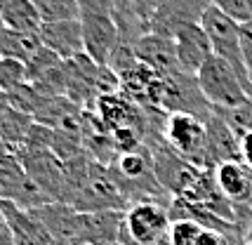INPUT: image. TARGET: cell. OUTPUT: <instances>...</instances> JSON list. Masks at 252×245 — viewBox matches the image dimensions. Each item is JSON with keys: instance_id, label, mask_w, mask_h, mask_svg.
I'll return each instance as SVG.
<instances>
[{"instance_id": "cb8c5ba5", "label": "cell", "mask_w": 252, "mask_h": 245, "mask_svg": "<svg viewBox=\"0 0 252 245\" xmlns=\"http://www.w3.org/2000/svg\"><path fill=\"white\" fill-rule=\"evenodd\" d=\"M217 10H221L226 17H231L238 24L252 22V0H210Z\"/></svg>"}, {"instance_id": "ba28073f", "label": "cell", "mask_w": 252, "mask_h": 245, "mask_svg": "<svg viewBox=\"0 0 252 245\" xmlns=\"http://www.w3.org/2000/svg\"><path fill=\"white\" fill-rule=\"evenodd\" d=\"M14 156L22 160L29 177L43 189V193L52 203H64L66 198V172L64 163L52 151H29L19 149Z\"/></svg>"}, {"instance_id": "44dd1931", "label": "cell", "mask_w": 252, "mask_h": 245, "mask_svg": "<svg viewBox=\"0 0 252 245\" xmlns=\"http://www.w3.org/2000/svg\"><path fill=\"white\" fill-rule=\"evenodd\" d=\"M43 22H64L78 19V0H33Z\"/></svg>"}, {"instance_id": "4dcf8cb0", "label": "cell", "mask_w": 252, "mask_h": 245, "mask_svg": "<svg viewBox=\"0 0 252 245\" xmlns=\"http://www.w3.org/2000/svg\"><path fill=\"white\" fill-rule=\"evenodd\" d=\"M238 245H252V243H245V241H238Z\"/></svg>"}, {"instance_id": "83f0119b", "label": "cell", "mask_w": 252, "mask_h": 245, "mask_svg": "<svg viewBox=\"0 0 252 245\" xmlns=\"http://www.w3.org/2000/svg\"><path fill=\"white\" fill-rule=\"evenodd\" d=\"M241 158H243V163L252 170V130L241 134Z\"/></svg>"}, {"instance_id": "4316f807", "label": "cell", "mask_w": 252, "mask_h": 245, "mask_svg": "<svg viewBox=\"0 0 252 245\" xmlns=\"http://www.w3.org/2000/svg\"><path fill=\"white\" fill-rule=\"evenodd\" d=\"M196 245H238V241L233 236H226V234H220V231H205L198 236Z\"/></svg>"}, {"instance_id": "6da1fadb", "label": "cell", "mask_w": 252, "mask_h": 245, "mask_svg": "<svg viewBox=\"0 0 252 245\" xmlns=\"http://www.w3.org/2000/svg\"><path fill=\"white\" fill-rule=\"evenodd\" d=\"M78 19L83 26L85 55L92 61L106 66L121 40L118 24H116V2L113 0H78Z\"/></svg>"}, {"instance_id": "8fae6325", "label": "cell", "mask_w": 252, "mask_h": 245, "mask_svg": "<svg viewBox=\"0 0 252 245\" xmlns=\"http://www.w3.org/2000/svg\"><path fill=\"white\" fill-rule=\"evenodd\" d=\"M205 153H208V170H215L224 163L243 160L241 137L217 113H212L205 121Z\"/></svg>"}, {"instance_id": "1f68e13d", "label": "cell", "mask_w": 252, "mask_h": 245, "mask_svg": "<svg viewBox=\"0 0 252 245\" xmlns=\"http://www.w3.org/2000/svg\"><path fill=\"white\" fill-rule=\"evenodd\" d=\"M248 205H250V208H252V193H250V201H248Z\"/></svg>"}, {"instance_id": "f1b7e54d", "label": "cell", "mask_w": 252, "mask_h": 245, "mask_svg": "<svg viewBox=\"0 0 252 245\" xmlns=\"http://www.w3.org/2000/svg\"><path fill=\"white\" fill-rule=\"evenodd\" d=\"M0 245H14V238H12V231L7 226V219L0 210Z\"/></svg>"}, {"instance_id": "52a82bcc", "label": "cell", "mask_w": 252, "mask_h": 245, "mask_svg": "<svg viewBox=\"0 0 252 245\" xmlns=\"http://www.w3.org/2000/svg\"><path fill=\"white\" fill-rule=\"evenodd\" d=\"M0 201H10L24 210H35L52 203L43 189L29 177L22 160L14 153L0 156Z\"/></svg>"}, {"instance_id": "7402d4cb", "label": "cell", "mask_w": 252, "mask_h": 245, "mask_svg": "<svg viewBox=\"0 0 252 245\" xmlns=\"http://www.w3.org/2000/svg\"><path fill=\"white\" fill-rule=\"evenodd\" d=\"M64 64V59H59V57L52 52V50H47V47H40L33 59L26 64V76H29V85L33 83H38V80H43L47 73H52L55 68H59Z\"/></svg>"}, {"instance_id": "ac0fdd59", "label": "cell", "mask_w": 252, "mask_h": 245, "mask_svg": "<svg viewBox=\"0 0 252 245\" xmlns=\"http://www.w3.org/2000/svg\"><path fill=\"white\" fill-rule=\"evenodd\" d=\"M0 22L7 31L14 33H40L45 24L33 0H2Z\"/></svg>"}, {"instance_id": "836d02e7", "label": "cell", "mask_w": 252, "mask_h": 245, "mask_svg": "<svg viewBox=\"0 0 252 245\" xmlns=\"http://www.w3.org/2000/svg\"><path fill=\"white\" fill-rule=\"evenodd\" d=\"M111 245H118V243H111Z\"/></svg>"}, {"instance_id": "d4e9b609", "label": "cell", "mask_w": 252, "mask_h": 245, "mask_svg": "<svg viewBox=\"0 0 252 245\" xmlns=\"http://www.w3.org/2000/svg\"><path fill=\"white\" fill-rule=\"evenodd\" d=\"M241 50H243V61H245V71L252 83V22L241 24Z\"/></svg>"}, {"instance_id": "277c9868", "label": "cell", "mask_w": 252, "mask_h": 245, "mask_svg": "<svg viewBox=\"0 0 252 245\" xmlns=\"http://www.w3.org/2000/svg\"><path fill=\"white\" fill-rule=\"evenodd\" d=\"M170 217L160 203H137L125 210L118 245H167Z\"/></svg>"}, {"instance_id": "30bf717a", "label": "cell", "mask_w": 252, "mask_h": 245, "mask_svg": "<svg viewBox=\"0 0 252 245\" xmlns=\"http://www.w3.org/2000/svg\"><path fill=\"white\" fill-rule=\"evenodd\" d=\"M172 43H175L177 66L182 73H189V76H198L203 64L212 57L210 38L200 24H187V26L177 29V33L172 35Z\"/></svg>"}, {"instance_id": "7c38bea8", "label": "cell", "mask_w": 252, "mask_h": 245, "mask_svg": "<svg viewBox=\"0 0 252 245\" xmlns=\"http://www.w3.org/2000/svg\"><path fill=\"white\" fill-rule=\"evenodd\" d=\"M40 43L43 47L52 50L59 59L71 61L85 52L83 45V26L80 19H64V22H45L40 29Z\"/></svg>"}, {"instance_id": "7a4b0ae2", "label": "cell", "mask_w": 252, "mask_h": 245, "mask_svg": "<svg viewBox=\"0 0 252 245\" xmlns=\"http://www.w3.org/2000/svg\"><path fill=\"white\" fill-rule=\"evenodd\" d=\"M118 76L109 66L92 61L85 52L66 61V99L78 104L80 109L92 111L99 97L118 92Z\"/></svg>"}, {"instance_id": "ffe728a7", "label": "cell", "mask_w": 252, "mask_h": 245, "mask_svg": "<svg viewBox=\"0 0 252 245\" xmlns=\"http://www.w3.org/2000/svg\"><path fill=\"white\" fill-rule=\"evenodd\" d=\"M29 83L26 76V64L19 59H10V57H0V92L10 94L17 88H22Z\"/></svg>"}, {"instance_id": "3957f363", "label": "cell", "mask_w": 252, "mask_h": 245, "mask_svg": "<svg viewBox=\"0 0 252 245\" xmlns=\"http://www.w3.org/2000/svg\"><path fill=\"white\" fill-rule=\"evenodd\" d=\"M196 80L203 97L208 99L212 109H241V106L252 101V94L243 85L238 73L224 59L215 55L203 64Z\"/></svg>"}, {"instance_id": "9a60e30c", "label": "cell", "mask_w": 252, "mask_h": 245, "mask_svg": "<svg viewBox=\"0 0 252 245\" xmlns=\"http://www.w3.org/2000/svg\"><path fill=\"white\" fill-rule=\"evenodd\" d=\"M0 210L7 219L14 245H55L52 236L47 234L43 224L31 214V210H24L10 201H0Z\"/></svg>"}, {"instance_id": "8992f818", "label": "cell", "mask_w": 252, "mask_h": 245, "mask_svg": "<svg viewBox=\"0 0 252 245\" xmlns=\"http://www.w3.org/2000/svg\"><path fill=\"white\" fill-rule=\"evenodd\" d=\"M163 137L177 156L189 160L191 165L208 170L205 153V121L191 113H167Z\"/></svg>"}, {"instance_id": "d6986e66", "label": "cell", "mask_w": 252, "mask_h": 245, "mask_svg": "<svg viewBox=\"0 0 252 245\" xmlns=\"http://www.w3.org/2000/svg\"><path fill=\"white\" fill-rule=\"evenodd\" d=\"M40 47L43 43L38 33H14L7 29H2L0 33V57H10V59H19L24 64H29Z\"/></svg>"}, {"instance_id": "e0dca14e", "label": "cell", "mask_w": 252, "mask_h": 245, "mask_svg": "<svg viewBox=\"0 0 252 245\" xmlns=\"http://www.w3.org/2000/svg\"><path fill=\"white\" fill-rule=\"evenodd\" d=\"M215 179L220 191L231 203H248L252 193V170L243 160L224 163L215 167Z\"/></svg>"}, {"instance_id": "5bb4252c", "label": "cell", "mask_w": 252, "mask_h": 245, "mask_svg": "<svg viewBox=\"0 0 252 245\" xmlns=\"http://www.w3.org/2000/svg\"><path fill=\"white\" fill-rule=\"evenodd\" d=\"M134 55L137 61L156 71L158 76H172L179 71L175 55V43L172 38H163L156 33H146L134 40Z\"/></svg>"}, {"instance_id": "2e32d148", "label": "cell", "mask_w": 252, "mask_h": 245, "mask_svg": "<svg viewBox=\"0 0 252 245\" xmlns=\"http://www.w3.org/2000/svg\"><path fill=\"white\" fill-rule=\"evenodd\" d=\"M125 210H104V212H83L78 243L83 245H111L118 243Z\"/></svg>"}, {"instance_id": "f546056e", "label": "cell", "mask_w": 252, "mask_h": 245, "mask_svg": "<svg viewBox=\"0 0 252 245\" xmlns=\"http://www.w3.org/2000/svg\"><path fill=\"white\" fill-rule=\"evenodd\" d=\"M55 245H83V243H76V241H66V243H55Z\"/></svg>"}, {"instance_id": "4fadbf2b", "label": "cell", "mask_w": 252, "mask_h": 245, "mask_svg": "<svg viewBox=\"0 0 252 245\" xmlns=\"http://www.w3.org/2000/svg\"><path fill=\"white\" fill-rule=\"evenodd\" d=\"M31 214L47 229V234L52 236L55 243H66V241H76L78 243L83 212L71 208L68 203H47L43 208L31 210Z\"/></svg>"}, {"instance_id": "484cf974", "label": "cell", "mask_w": 252, "mask_h": 245, "mask_svg": "<svg viewBox=\"0 0 252 245\" xmlns=\"http://www.w3.org/2000/svg\"><path fill=\"white\" fill-rule=\"evenodd\" d=\"M125 2H127L132 10L142 17L144 22L149 24V22H151V17H154V12L163 5L165 0H125Z\"/></svg>"}, {"instance_id": "5b68a950", "label": "cell", "mask_w": 252, "mask_h": 245, "mask_svg": "<svg viewBox=\"0 0 252 245\" xmlns=\"http://www.w3.org/2000/svg\"><path fill=\"white\" fill-rule=\"evenodd\" d=\"M200 26L205 29V33L210 38L212 45V55L224 59L243 80V85L248 88V92L252 94V83L248 78V71H245V61H243V50H241V24L233 22L231 17H226L221 10H217L215 5H210Z\"/></svg>"}, {"instance_id": "d6a6232c", "label": "cell", "mask_w": 252, "mask_h": 245, "mask_svg": "<svg viewBox=\"0 0 252 245\" xmlns=\"http://www.w3.org/2000/svg\"><path fill=\"white\" fill-rule=\"evenodd\" d=\"M2 29H5V26H2V22H0V33H2Z\"/></svg>"}, {"instance_id": "603a6c76", "label": "cell", "mask_w": 252, "mask_h": 245, "mask_svg": "<svg viewBox=\"0 0 252 245\" xmlns=\"http://www.w3.org/2000/svg\"><path fill=\"white\" fill-rule=\"evenodd\" d=\"M200 234H203V229L191 219L172 222L170 231H167V245H196Z\"/></svg>"}, {"instance_id": "9c48e42d", "label": "cell", "mask_w": 252, "mask_h": 245, "mask_svg": "<svg viewBox=\"0 0 252 245\" xmlns=\"http://www.w3.org/2000/svg\"><path fill=\"white\" fill-rule=\"evenodd\" d=\"M210 5V0H165L149 22V33L172 38L177 29L187 24H200Z\"/></svg>"}]
</instances>
